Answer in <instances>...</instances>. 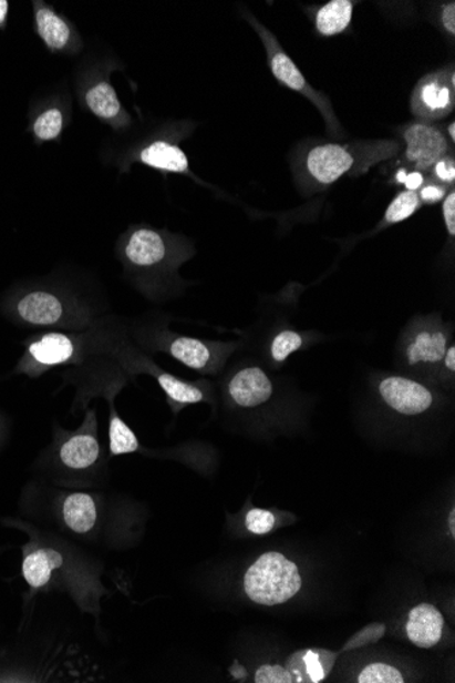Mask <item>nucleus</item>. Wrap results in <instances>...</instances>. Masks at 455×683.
Masks as SVG:
<instances>
[{
    "label": "nucleus",
    "instance_id": "nucleus-33",
    "mask_svg": "<svg viewBox=\"0 0 455 683\" xmlns=\"http://www.w3.org/2000/svg\"><path fill=\"white\" fill-rule=\"evenodd\" d=\"M438 23L448 38H455V3L453 0L443 3L438 9Z\"/></svg>",
    "mask_w": 455,
    "mask_h": 683
},
{
    "label": "nucleus",
    "instance_id": "nucleus-30",
    "mask_svg": "<svg viewBox=\"0 0 455 683\" xmlns=\"http://www.w3.org/2000/svg\"><path fill=\"white\" fill-rule=\"evenodd\" d=\"M431 177L436 182L445 184V186H453L455 182V159L454 153L447 154V156L440 160L431 170Z\"/></svg>",
    "mask_w": 455,
    "mask_h": 683
},
{
    "label": "nucleus",
    "instance_id": "nucleus-4",
    "mask_svg": "<svg viewBox=\"0 0 455 683\" xmlns=\"http://www.w3.org/2000/svg\"><path fill=\"white\" fill-rule=\"evenodd\" d=\"M195 123L177 122L158 130L157 133L142 140L139 144L128 147L122 159H117L116 167L128 170L130 165L139 163L162 172V174H190V162L180 142L193 133Z\"/></svg>",
    "mask_w": 455,
    "mask_h": 683
},
{
    "label": "nucleus",
    "instance_id": "nucleus-21",
    "mask_svg": "<svg viewBox=\"0 0 455 683\" xmlns=\"http://www.w3.org/2000/svg\"><path fill=\"white\" fill-rule=\"evenodd\" d=\"M63 565V557L51 549H40L31 552L23 561L22 573L27 583L39 590L50 583L53 570Z\"/></svg>",
    "mask_w": 455,
    "mask_h": 683
},
{
    "label": "nucleus",
    "instance_id": "nucleus-15",
    "mask_svg": "<svg viewBox=\"0 0 455 683\" xmlns=\"http://www.w3.org/2000/svg\"><path fill=\"white\" fill-rule=\"evenodd\" d=\"M75 355V343L68 335L45 334L34 338L27 346L25 359L23 367L33 370V368H49L53 366L68 364Z\"/></svg>",
    "mask_w": 455,
    "mask_h": 683
},
{
    "label": "nucleus",
    "instance_id": "nucleus-14",
    "mask_svg": "<svg viewBox=\"0 0 455 683\" xmlns=\"http://www.w3.org/2000/svg\"><path fill=\"white\" fill-rule=\"evenodd\" d=\"M273 384L261 367L248 366L235 374L228 384L230 399L241 408H256L273 396Z\"/></svg>",
    "mask_w": 455,
    "mask_h": 683
},
{
    "label": "nucleus",
    "instance_id": "nucleus-25",
    "mask_svg": "<svg viewBox=\"0 0 455 683\" xmlns=\"http://www.w3.org/2000/svg\"><path fill=\"white\" fill-rule=\"evenodd\" d=\"M307 337L298 330L282 329L270 343L269 354L276 365H281L289 356L306 346Z\"/></svg>",
    "mask_w": 455,
    "mask_h": 683
},
{
    "label": "nucleus",
    "instance_id": "nucleus-20",
    "mask_svg": "<svg viewBox=\"0 0 455 683\" xmlns=\"http://www.w3.org/2000/svg\"><path fill=\"white\" fill-rule=\"evenodd\" d=\"M59 456L63 465L71 469H86L99 460L100 445L92 434H76L62 445Z\"/></svg>",
    "mask_w": 455,
    "mask_h": 683
},
{
    "label": "nucleus",
    "instance_id": "nucleus-23",
    "mask_svg": "<svg viewBox=\"0 0 455 683\" xmlns=\"http://www.w3.org/2000/svg\"><path fill=\"white\" fill-rule=\"evenodd\" d=\"M158 385L167 394L170 400L185 406V404H195L205 401L204 390L195 384H188L170 376L168 373L156 374Z\"/></svg>",
    "mask_w": 455,
    "mask_h": 683
},
{
    "label": "nucleus",
    "instance_id": "nucleus-19",
    "mask_svg": "<svg viewBox=\"0 0 455 683\" xmlns=\"http://www.w3.org/2000/svg\"><path fill=\"white\" fill-rule=\"evenodd\" d=\"M354 6L356 2L353 0H330L316 8L311 14L316 32L321 38H333L344 33L351 27Z\"/></svg>",
    "mask_w": 455,
    "mask_h": 683
},
{
    "label": "nucleus",
    "instance_id": "nucleus-6",
    "mask_svg": "<svg viewBox=\"0 0 455 683\" xmlns=\"http://www.w3.org/2000/svg\"><path fill=\"white\" fill-rule=\"evenodd\" d=\"M301 588L297 563L280 552L269 551L248 568L245 575L246 595L262 605H277L291 600Z\"/></svg>",
    "mask_w": 455,
    "mask_h": 683
},
{
    "label": "nucleus",
    "instance_id": "nucleus-29",
    "mask_svg": "<svg viewBox=\"0 0 455 683\" xmlns=\"http://www.w3.org/2000/svg\"><path fill=\"white\" fill-rule=\"evenodd\" d=\"M448 193V187L445 184L436 182L433 177H425V182L421 190H418V198L422 204L435 205L438 202L445 200Z\"/></svg>",
    "mask_w": 455,
    "mask_h": 683
},
{
    "label": "nucleus",
    "instance_id": "nucleus-1",
    "mask_svg": "<svg viewBox=\"0 0 455 683\" xmlns=\"http://www.w3.org/2000/svg\"><path fill=\"white\" fill-rule=\"evenodd\" d=\"M401 152L403 147L395 140L307 142L292 157L294 182L306 194L322 192L342 177L368 174Z\"/></svg>",
    "mask_w": 455,
    "mask_h": 683
},
{
    "label": "nucleus",
    "instance_id": "nucleus-39",
    "mask_svg": "<svg viewBox=\"0 0 455 683\" xmlns=\"http://www.w3.org/2000/svg\"><path fill=\"white\" fill-rule=\"evenodd\" d=\"M448 527H451L453 538H455V509H452L451 516H448Z\"/></svg>",
    "mask_w": 455,
    "mask_h": 683
},
{
    "label": "nucleus",
    "instance_id": "nucleus-18",
    "mask_svg": "<svg viewBox=\"0 0 455 683\" xmlns=\"http://www.w3.org/2000/svg\"><path fill=\"white\" fill-rule=\"evenodd\" d=\"M335 657L337 653L324 650L299 651L288 659L286 669L294 682L318 683L330 674Z\"/></svg>",
    "mask_w": 455,
    "mask_h": 683
},
{
    "label": "nucleus",
    "instance_id": "nucleus-16",
    "mask_svg": "<svg viewBox=\"0 0 455 683\" xmlns=\"http://www.w3.org/2000/svg\"><path fill=\"white\" fill-rule=\"evenodd\" d=\"M445 620L433 604L422 603L413 608L406 623V634L418 649L430 650L440 643Z\"/></svg>",
    "mask_w": 455,
    "mask_h": 683
},
{
    "label": "nucleus",
    "instance_id": "nucleus-9",
    "mask_svg": "<svg viewBox=\"0 0 455 683\" xmlns=\"http://www.w3.org/2000/svg\"><path fill=\"white\" fill-rule=\"evenodd\" d=\"M404 141V162L416 171L431 172L441 159L453 153L447 134L436 123L413 121L400 129Z\"/></svg>",
    "mask_w": 455,
    "mask_h": 683
},
{
    "label": "nucleus",
    "instance_id": "nucleus-8",
    "mask_svg": "<svg viewBox=\"0 0 455 683\" xmlns=\"http://www.w3.org/2000/svg\"><path fill=\"white\" fill-rule=\"evenodd\" d=\"M455 109V68L446 64L424 75L411 94V111L417 121L435 123Z\"/></svg>",
    "mask_w": 455,
    "mask_h": 683
},
{
    "label": "nucleus",
    "instance_id": "nucleus-37",
    "mask_svg": "<svg viewBox=\"0 0 455 683\" xmlns=\"http://www.w3.org/2000/svg\"><path fill=\"white\" fill-rule=\"evenodd\" d=\"M9 10V2L0 0V31H6V27H8Z\"/></svg>",
    "mask_w": 455,
    "mask_h": 683
},
{
    "label": "nucleus",
    "instance_id": "nucleus-22",
    "mask_svg": "<svg viewBox=\"0 0 455 683\" xmlns=\"http://www.w3.org/2000/svg\"><path fill=\"white\" fill-rule=\"evenodd\" d=\"M63 517L71 531L86 533L96 524V502H94L92 496L75 492L64 501Z\"/></svg>",
    "mask_w": 455,
    "mask_h": 683
},
{
    "label": "nucleus",
    "instance_id": "nucleus-34",
    "mask_svg": "<svg viewBox=\"0 0 455 683\" xmlns=\"http://www.w3.org/2000/svg\"><path fill=\"white\" fill-rule=\"evenodd\" d=\"M442 215H443V220H445V227L447 230V234L454 237L455 235V192L453 187L451 188V192L447 193L445 200H443Z\"/></svg>",
    "mask_w": 455,
    "mask_h": 683
},
{
    "label": "nucleus",
    "instance_id": "nucleus-32",
    "mask_svg": "<svg viewBox=\"0 0 455 683\" xmlns=\"http://www.w3.org/2000/svg\"><path fill=\"white\" fill-rule=\"evenodd\" d=\"M383 634H385V625H381V623L369 625L363 629L362 632L354 635L350 643L345 645V650H353L358 649V646L375 643V641L380 640Z\"/></svg>",
    "mask_w": 455,
    "mask_h": 683
},
{
    "label": "nucleus",
    "instance_id": "nucleus-12",
    "mask_svg": "<svg viewBox=\"0 0 455 683\" xmlns=\"http://www.w3.org/2000/svg\"><path fill=\"white\" fill-rule=\"evenodd\" d=\"M382 400L393 411L405 417H416L427 412L434 404V395L427 386L415 379L403 376H390L383 378L380 384Z\"/></svg>",
    "mask_w": 455,
    "mask_h": 683
},
{
    "label": "nucleus",
    "instance_id": "nucleus-31",
    "mask_svg": "<svg viewBox=\"0 0 455 683\" xmlns=\"http://www.w3.org/2000/svg\"><path fill=\"white\" fill-rule=\"evenodd\" d=\"M257 683H293L294 679L286 667L269 666L265 664L257 670L256 674Z\"/></svg>",
    "mask_w": 455,
    "mask_h": 683
},
{
    "label": "nucleus",
    "instance_id": "nucleus-28",
    "mask_svg": "<svg viewBox=\"0 0 455 683\" xmlns=\"http://www.w3.org/2000/svg\"><path fill=\"white\" fill-rule=\"evenodd\" d=\"M276 516L269 510L251 509L246 516V528L254 534H265L273 530Z\"/></svg>",
    "mask_w": 455,
    "mask_h": 683
},
{
    "label": "nucleus",
    "instance_id": "nucleus-7",
    "mask_svg": "<svg viewBox=\"0 0 455 683\" xmlns=\"http://www.w3.org/2000/svg\"><path fill=\"white\" fill-rule=\"evenodd\" d=\"M453 334L440 316L413 319L401 338L399 353L412 368H440Z\"/></svg>",
    "mask_w": 455,
    "mask_h": 683
},
{
    "label": "nucleus",
    "instance_id": "nucleus-26",
    "mask_svg": "<svg viewBox=\"0 0 455 683\" xmlns=\"http://www.w3.org/2000/svg\"><path fill=\"white\" fill-rule=\"evenodd\" d=\"M110 441L112 456L134 453L139 449L134 431L116 415L111 419Z\"/></svg>",
    "mask_w": 455,
    "mask_h": 683
},
{
    "label": "nucleus",
    "instance_id": "nucleus-2",
    "mask_svg": "<svg viewBox=\"0 0 455 683\" xmlns=\"http://www.w3.org/2000/svg\"><path fill=\"white\" fill-rule=\"evenodd\" d=\"M192 254V246L187 245L185 237L142 225L130 230L121 245L124 265L147 281L176 277L177 269Z\"/></svg>",
    "mask_w": 455,
    "mask_h": 683
},
{
    "label": "nucleus",
    "instance_id": "nucleus-38",
    "mask_svg": "<svg viewBox=\"0 0 455 683\" xmlns=\"http://www.w3.org/2000/svg\"><path fill=\"white\" fill-rule=\"evenodd\" d=\"M406 174H407V167H401L400 170H397V172H395L394 182L400 184V186H403Z\"/></svg>",
    "mask_w": 455,
    "mask_h": 683
},
{
    "label": "nucleus",
    "instance_id": "nucleus-3",
    "mask_svg": "<svg viewBox=\"0 0 455 683\" xmlns=\"http://www.w3.org/2000/svg\"><path fill=\"white\" fill-rule=\"evenodd\" d=\"M241 17L250 23L258 38L261 39L266 57H268L270 73L279 81V84L291 89V91L309 100L319 111V114L322 115L324 123H327L328 134L332 139H342L344 136V129H342L340 119L335 115L332 100H330L328 94L317 91L316 88L311 86L310 82L307 81L301 70L297 67V63L293 62V59L283 50L275 33L270 32L262 22H259L256 16L244 9L241 10Z\"/></svg>",
    "mask_w": 455,
    "mask_h": 683
},
{
    "label": "nucleus",
    "instance_id": "nucleus-35",
    "mask_svg": "<svg viewBox=\"0 0 455 683\" xmlns=\"http://www.w3.org/2000/svg\"><path fill=\"white\" fill-rule=\"evenodd\" d=\"M425 182V175L421 171H407L403 186L410 192H418Z\"/></svg>",
    "mask_w": 455,
    "mask_h": 683
},
{
    "label": "nucleus",
    "instance_id": "nucleus-27",
    "mask_svg": "<svg viewBox=\"0 0 455 683\" xmlns=\"http://www.w3.org/2000/svg\"><path fill=\"white\" fill-rule=\"evenodd\" d=\"M359 683H404L400 671L386 663H372L359 674Z\"/></svg>",
    "mask_w": 455,
    "mask_h": 683
},
{
    "label": "nucleus",
    "instance_id": "nucleus-36",
    "mask_svg": "<svg viewBox=\"0 0 455 683\" xmlns=\"http://www.w3.org/2000/svg\"><path fill=\"white\" fill-rule=\"evenodd\" d=\"M441 367L445 368V370L448 374H451V376H454V373H455V346H454V343L451 344V347L447 348L445 358H443Z\"/></svg>",
    "mask_w": 455,
    "mask_h": 683
},
{
    "label": "nucleus",
    "instance_id": "nucleus-11",
    "mask_svg": "<svg viewBox=\"0 0 455 683\" xmlns=\"http://www.w3.org/2000/svg\"><path fill=\"white\" fill-rule=\"evenodd\" d=\"M34 29L43 44L51 53L58 55H79L84 49L79 29L69 18L58 13L43 0L33 2Z\"/></svg>",
    "mask_w": 455,
    "mask_h": 683
},
{
    "label": "nucleus",
    "instance_id": "nucleus-13",
    "mask_svg": "<svg viewBox=\"0 0 455 683\" xmlns=\"http://www.w3.org/2000/svg\"><path fill=\"white\" fill-rule=\"evenodd\" d=\"M168 353L180 364L197 371H211L229 354L228 346H217L198 338L177 336L168 343Z\"/></svg>",
    "mask_w": 455,
    "mask_h": 683
},
{
    "label": "nucleus",
    "instance_id": "nucleus-17",
    "mask_svg": "<svg viewBox=\"0 0 455 683\" xmlns=\"http://www.w3.org/2000/svg\"><path fill=\"white\" fill-rule=\"evenodd\" d=\"M66 105H70V100L52 98L49 103L34 112L29 130H31L38 144L61 139L64 129L68 126V115L70 114V110L66 111Z\"/></svg>",
    "mask_w": 455,
    "mask_h": 683
},
{
    "label": "nucleus",
    "instance_id": "nucleus-10",
    "mask_svg": "<svg viewBox=\"0 0 455 683\" xmlns=\"http://www.w3.org/2000/svg\"><path fill=\"white\" fill-rule=\"evenodd\" d=\"M8 310L20 320L31 326H55L68 316V300L56 290L46 287L22 288L8 302Z\"/></svg>",
    "mask_w": 455,
    "mask_h": 683
},
{
    "label": "nucleus",
    "instance_id": "nucleus-40",
    "mask_svg": "<svg viewBox=\"0 0 455 683\" xmlns=\"http://www.w3.org/2000/svg\"><path fill=\"white\" fill-rule=\"evenodd\" d=\"M447 132H448L447 134L448 139H451V142L454 145V142H455V123L454 122L448 123Z\"/></svg>",
    "mask_w": 455,
    "mask_h": 683
},
{
    "label": "nucleus",
    "instance_id": "nucleus-5",
    "mask_svg": "<svg viewBox=\"0 0 455 683\" xmlns=\"http://www.w3.org/2000/svg\"><path fill=\"white\" fill-rule=\"evenodd\" d=\"M120 68V62L106 59L82 70L76 80L81 105L117 133L126 132L133 124L132 115L124 109L111 82L112 71Z\"/></svg>",
    "mask_w": 455,
    "mask_h": 683
},
{
    "label": "nucleus",
    "instance_id": "nucleus-24",
    "mask_svg": "<svg viewBox=\"0 0 455 683\" xmlns=\"http://www.w3.org/2000/svg\"><path fill=\"white\" fill-rule=\"evenodd\" d=\"M422 205L417 192H410V190L400 192L395 195L393 201L390 202L385 216L381 220L380 227L378 228H386L390 227V225L405 222V220L415 215V213L421 210Z\"/></svg>",
    "mask_w": 455,
    "mask_h": 683
}]
</instances>
